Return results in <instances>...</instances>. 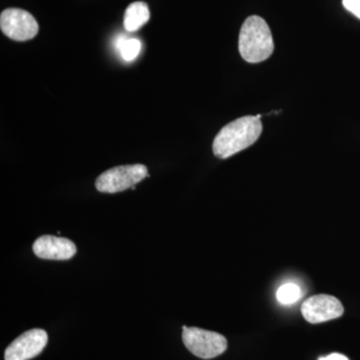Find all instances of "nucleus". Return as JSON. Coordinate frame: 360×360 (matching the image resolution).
Returning <instances> with one entry per match:
<instances>
[{
	"label": "nucleus",
	"instance_id": "12",
	"mask_svg": "<svg viewBox=\"0 0 360 360\" xmlns=\"http://www.w3.org/2000/svg\"><path fill=\"white\" fill-rule=\"evenodd\" d=\"M343 6L360 20V0H342Z\"/></svg>",
	"mask_w": 360,
	"mask_h": 360
},
{
	"label": "nucleus",
	"instance_id": "4",
	"mask_svg": "<svg viewBox=\"0 0 360 360\" xmlns=\"http://www.w3.org/2000/svg\"><path fill=\"white\" fill-rule=\"evenodd\" d=\"M182 330L184 345L195 356L212 359L226 350V338L219 333L198 328H186V326H182Z\"/></svg>",
	"mask_w": 360,
	"mask_h": 360
},
{
	"label": "nucleus",
	"instance_id": "11",
	"mask_svg": "<svg viewBox=\"0 0 360 360\" xmlns=\"http://www.w3.org/2000/svg\"><path fill=\"white\" fill-rule=\"evenodd\" d=\"M302 290L295 283H286L278 288L276 292L277 302L284 305L292 304L300 298Z\"/></svg>",
	"mask_w": 360,
	"mask_h": 360
},
{
	"label": "nucleus",
	"instance_id": "1",
	"mask_svg": "<svg viewBox=\"0 0 360 360\" xmlns=\"http://www.w3.org/2000/svg\"><path fill=\"white\" fill-rule=\"evenodd\" d=\"M262 132V123L257 116H243L225 125L212 143L214 155L220 160L245 150L257 142Z\"/></svg>",
	"mask_w": 360,
	"mask_h": 360
},
{
	"label": "nucleus",
	"instance_id": "5",
	"mask_svg": "<svg viewBox=\"0 0 360 360\" xmlns=\"http://www.w3.org/2000/svg\"><path fill=\"white\" fill-rule=\"evenodd\" d=\"M0 28L9 39L27 41L37 37L39 26L37 20L20 8H7L0 15Z\"/></svg>",
	"mask_w": 360,
	"mask_h": 360
},
{
	"label": "nucleus",
	"instance_id": "2",
	"mask_svg": "<svg viewBox=\"0 0 360 360\" xmlns=\"http://www.w3.org/2000/svg\"><path fill=\"white\" fill-rule=\"evenodd\" d=\"M241 58L250 63H262L274 51V39L264 18L250 16L241 26L238 41Z\"/></svg>",
	"mask_w": 360,
	"mask_h": 360
},
{
	"label": "nucleus",
	"instance_id": "10",
	"mask_svg": "<svg viewBox=\"0 0 360 360\" xmlns=\"http://www.w3.org/2000/svg\"><path fill=\"white\" fill-rule=\"evenodd\" d=\"M116 49L120 51L123 60L130 63L141 53V41L137 39H127L122 37L116 40Z\"/></svg>",
	"mask_w": 360,
	"mask_h": 360
},
{
	"label": "nucleus",
	"instance_id": "9",
	"mask_svg": "<svg viewBox=\"0 0 360 360\" xmlns=\"http://www.w3.org/2000/svg\"><path fill=\"white\" fill-rule=\"evenodd\" d=\"M150 18V11L146 2L136 1L129 4L124 13L123 25L129 32H137L146 25Z\"/></svg>",
	"mask_w": 360,
	"mask_h": 360
},
{
	"label": "nucleus",
	"instance_id": "13",
	"mask_svg": "<svg viewBox=\"0 0 360 360\" xmlns=\"http://www.w3.org/2000/svg\"><path fill=\"white\" fill-rule=\"evenodd\" d=\"M319 360H349L345 355L340 354H331L328 356L319 357Z\"/></svg>",
	"mask_w": 360,
	"mask_h": 360
},
{
	"label": "nucleus",
	"instance_id": "3",
	"mask_svg": "<svg viewBox=\"0 0 360 360\" xmlns=\"http://www.w3.org/2000/svg\"><path fill=\"white\" fill-rule=\"evenodd\" d=\"M148 176V167L143 165H122L106 170L96 180L99 193H122L134 188L139 182Z\"/></svg>",
	"mask_w": 360,
	"mask_h": 360
},
{
	"label": "nucleus",
	"instance_id": "7",
	"mask_svg": "<svg viewBox=\"0 0 360 360\" xmlns=\"http://www.w3.org/2000/svg\"><path fill=\"white\" fill-rule=\"evenodd\" d=\"M49 335L44 329L34 328L26 331L11 345L4 352L6 360H30L41 354L46 347Z\"/></svg>",
	"mask_w": 360,
	"mask_h": 360
},
{
	"label": "nucleus",
	"instance_id": "8",
	"mask_svg": "<svg viewBox=\"0 0 360 360\" xmlns=\"http://www.w3.org/2000/svg\"><path fill=\"white\" fill-rule=\"evenodd\" d=\"M32 250L37 257L51 260H68L77 252V245L70 239L53 236H40Z\"/></svg>",
	"mask_w": 360,
	"mask_h": 360
},
{
	"label": "nucleus",
	"instance_id": "6",
	"mask_svg": "<svg viewBox=\"0 0 360 360\" xmlns=\"http://www.w3.org/2000/svg\"><path fill=\"white\" fill-rule=\"evenodd\" d=\"M302 314L309 323L316 324L342 316V303L333 295H317L307 298L302 305Z\"/></svg>",
	"mask_w": 360,
	"mask_h": 360
}]
</instances>
